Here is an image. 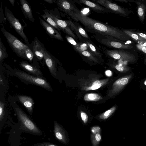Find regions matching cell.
Masks as SVG:
<instances>
[{"label": "cell", "mask_w": 146, "mask_h": 146, "mask_svg": "<svg viewBox=\"0 0 146 146\" xmlns=\"http://www.w3.org/2000/svg\"><path fill=\"white\" fill-rule=\"evenodd\" d=\"M102 51L107 55L116 60L121 59L127 62H132L135 60V56L123 50L108 49L102 48Z\"/></svg>", "instance_id": "cell-6"}, {"label": "cell", "mask_w": 146, "mask_h": 146, "mask_svg": "<svg viewBox=\"0 0 146 146\" xmlns=\"http://www.w3.org/2000/svg\"><path fill=\"white\" fill-rule=\"evenodd\" d=\"M144 62L145 64H146V59L144 60Z\"/></svg>", "instance_id": "cell-44"}, {"label": "cell", "mask_w": 146, "mask_h": 146, "mask_svg": "<svg viewBox=\"0 0 146 146\" xmlns=\"http://www.w3.org/2000/svg\"><path fill=\"white\" fill-rule=\"evenodd\" d=\"M94 2L109 10L112 13L127 17L128 14L130 13L129 11L117 4L108 0H93Z\"/></svg>", "instance_id": "cell-7"}, {"label": "cell", "mask_w": 146, "mask_h": 146, "mask_svg": "<svg viewBox=\"0 0 146 146\" xmlns=\"http://www.w3.org/2000/svg\"><path fill=\"white\" fill-rule=\"evenodd\" d=\"M4 104L0 101V120L1 121L3 119L4 115Z\"/></svg>", "instance_id": "cell-33"}, {"label": "cell", "mask_w": 146, "mask_h": 146, "mask_svg": "<svg viewBox=\"0 0 146 146\" xmlns=\"http://www.w3.org/2000/svg\"><path fill=\"white\" fill-rule=\"evenodd\" d=\"M58 7L62 11L70 17L74 13H79V10L70 1L67 0H58L56 1Z\"/></svg>", "instance_id": "cell-10"}, {"label": "cell", "mask_w": 146, "mask_h": 146, "mask_svg": "<svg viewBox=\"0 0 146 146\" xmlns=\"http://www.w3.org/2000/svg\"><path fill=\"white\" fill-rule=\"evenodd\" d=\"M74 24L76 26L79 33L82 37L86 39H90L89 36L86 33L85 31L80 25L76 23H75Z\"/></svg>", "instance_id": "cell-30"}, {"label": "cell", "mask_w": 146, "mask_h": 146, "mask_svg": "<svg viewBox=\"0 0 146 146\" xmlns=\"http://www.w3.org/2000/svg\"><path fill=\"white\" fill-rule=\"evenodd\" d=\"M66 38L67 41L72 45L74 49L80 47L81 44L78 43L72 37L68 35H66Z\"/></svg>", "instance_id": "cell-29"}, {"label": "cell", "mask_w": 146, "mask_h": 146, "mask_svg": "<svg viewBox=\"0 0 146 146\" xmlns=\"http://www.w3.org/2000/svg\"><path fill=\"white\" fill-rule=\"evenodd\" d=\"M20 66L25 70L37 76H40L42 74L38 68L24 61L20 62Z\"/></svg>", "instance_id": "cell-19"}, {"label": "cell", "mask_w": 146, "mask_h": 146, "mask_svg": "<svg viewBox=\"0 0 146 146\" xmlns=\"http://www.w3.org/2000/svg\"><path fill=\"white\" fill-rule=\"evenodd\" d=\"M132 76V74H129L117 80L114 84V92H118L122 89L128 83Z\"/></svg>", "instance_id": "cell-14"}, {"label": "cell", "mask_w": 146, "mask_h": 146, "mask_svg": "<svg viewBox=\"0 0 146 146\" xmlns=\"http://www.w3.org/2000/svg\"><path fill=\"white\" fill-rule=\"evenodd\" d=\"M134 2L137 5V14L140 20L143 23L145 19L146 5L141 1H135Z\"/></svg>", "instance_id": "cell-23"}, {"label": "cell", "mask_w": 146, "mask_h": 146, "mask_svg": "<svg viewBox=\"0 0 146 146\" xmlns=\"http://www.w3.org/2000/svg\"><path fill=\"white\" fill-rule=\"evenodd\" d=\"M99 80H96L92 84V86L91 87L92 90H95L99 88L101 86V84Z\"/></svg>", "instance_id": "cell-34"}, {"label": "cell", "mask_w": 146, "mask_h": 146, "mask_svg": "<svg viewBox=\"0 0 146 146\" xmlns=\"http://www.w3.org/2000/svg\"><path fill=\"white\" fill-rule=\"evenodd\" d=\"M76 1H78L79 3L85 5L93 11L98 13H112L109 10L96 3L86 0H79Z\"/></svg>", "instance_id": "cell-12"}, {"label": "cell", "mask_w": 146, "mask_h": 146, "mask_svg": "<svg viewBox=\"0 0 146 146\" xmlns=\"http://www.w3.org/2000/svg\"><path fill=\"white\" fill-rule=\"evenodd\" d=\"M115 1L127 3L128 1L126 0H115Z\"/></svg>", "instance_id": "cell-43"}, {"label": "cell", "mask_w": 146, "mask_h": 146, "mask_svg": "<svg viewBox=\"0 0 146 146\" xmlns=\"http://www.w3.org/2000/svg\"><path fill=\"white\" fill-rule=\"evenodd\" d=\"M44 13L41 15V16L45 21L54 27L57 30H61L56 22L54 20L49 11L47 9L43 11Z\"/></svg>", "instance_id": "cell-22"}, {"label": "cell", "mask_w": 146, "mask_h": 146, "mask_svg": "<svg viewBox=\"0 0 146 146\" xmlns=\"http://www.w3.org/2000/svg\"><path fill=\"white\" fill-rule=\"evenodd\" d=\"M83 43H85L88 49V51L95 57H101L102 53L98 50L90 39L83 38Z\"/></svg>", "instance_id": "cell-21"}, {"label": "cell", "mask_w": 146, "mask_h": 146, "mask_svg": "<svg viewBox=\"0 0 146 146\" xmlns=\"http://www.w3.org/2000/svg\"><path fill=\"white\" fill-rule=\"evenodd\" d=\"M136 46L138 50L146 54V47L142 46L137 44Z\"/></svg>", "instance_id": "cell-37"}, {"label": "cell", "mask_w": 146, "mask_h": 146, "mask_svg": "<svg viewBox=\"0 0 146 146\" xmlns=\"http://www.w3.org/2000/svg\"><path fill=\"white\" fill-rule=\"evenodd\" d=\"M142 38L146 40V34L142 32H134Z\"/></svg>", "instance_id": "cell-38"}, {"label": "cell", "mask_w": 146, "mask_h": 146, "mask_svg": "<svg viewBox=\"0 0 146 146\" xmlns=\"http://www.w3.org/2000/svg\"><path fill=\"white\" fill-rule=\"evenodd\" d=\"M116 108V106H114L110 110L107 111L100 115V118L103 120L107 119L113 113L115 110Z\"/></svg>", "instance_id": "cell-28"}, {"label": "cell", "mask_w": 146, "mask_h": 146, "mask_svg": "<svg viewBox=\"0 0 146 146\" xmlns=\"http://www.w3.org/2000/svg\"><path fill=\"white\" fill-rule=\"evenodd\" d=\"M22 11L26 19L33 22L35 21L31 7L28 1L26 0H20Z\"/></svg>", "instance_id": "cell-15"}, {"label": "cell", "mask_w": 146, "mask_h": 146, "mask_svg": "<svg viewBox=\"0 0 146 146\" xmlns=\"http://www.w3.org/2000/svg\"><path fill=\"white\" fill-rule=\"evenodd\" d=\"M144 84L145 85H146V80L144 82Z\"/></svg>", "instance_id": "cell-45"}, {"label": "cell", "mask_w": 146, "mask_h": 146, "mask_svg": "<svg viewBox=\"0 0 146 146\" xmlns=\"http://www.w3.org/2000/svg\"><path fill=\"white\" fill-rule=\"evenodd\" d=\"M115 68L118 71L123 72H126L130 70V68L125 65L117 64L115 66Z\"/></svg>", "instance_id": "cell-32"}, {"label": "cell", "mask_w": 146, "mask_h": 146, "mask_svg": "<svg viewBox=\"0 0 146 146\" xmlns=\"http://www.w3.org/2000/svg\"><path fill=\"white\" fill-rule=\"evenodd\" d=\"M50 12L54 20L59 26L60 30L74 39H76V37L75 35L71 30L67 23L64 21L58 19L51 12Z\"/></svg>", "instance_id": "cell-13"}, {"label": "cell", "mask_w": 146, "mask_h": 146, "mask_svg": "<svg viewBox=\"0 0 146 146\" xmlns=\"http://www.w3.org/2000/svg\"><path fill=\"white\" fill-rule=\"evenodd\" d=\"M5 14L6 18L9 21L10 26L23 38L28 45L29 43L27 38L23 31V27L19 20L14 15L12 12L6 6H5Z\"/></svg>", "instance_id": "cell-5"}, {"label": "cell", "mask_w": 146, "mask_h": 146, "mask_svg": "<svg viewBox=\"0 0 146 146\" xmlns=\"http://www.w3.org/2000/svg\"><path fill=\"white\" fill-rule=\"evenodd\" d=\"M64 21L67 23L72 31L76 34L81 42L83 43V38L79 33L77 28L76 25L74 23L70 21L65 20Z\"/></svg>", "instance_id": "cell-25"}, {"label": "cell", "mask_w": 146, "mask_h": 146, "mask_svg": "<svg viewBox=\"0 0 146 146\" xmlns=\"http://www.w3.org/2000/svg\"><path fill=\"white\" fill-rule=\"evenodd\" d=\"M138 44L142 46L146 47V40L138 42Z\"/></svg>", "instance_id": "cell-39"}, {"label": "cell", "mask_w": 146, "mask_h": 146, "mask_svg": "<svg viewBox=\"0 0 146 146\" xmlns=\"http://www.w3.org/2000/svg\"><path fill=\"white\" fill-rule=\"evenodd\" d=\"M54 133L59 141L64 144H68L69 139L67 132L62 125L55 121H54Z\"/></svg>", "instance_id": "cell-9"}, {"label": "cell", "mask_w": 146, "mask_h": 146, "mask_svg": "<svg viewBox=\"0 0 146 146\" xmlns=\"http://www.w3.org/2000/svg\"><path fill=\"white\" fill-rule=\"evenodd\" d=\"M15 109L23 130L34 135H41L40 130L20 108L16 107Z\"/></svg>", "instance_id": "cell-3"}, {"label": "cell", "mask_w": 146, "mask_h": 146, "mask_svg": "<svg viewBox=\"0 0 146 146\" xmlns=\"http://www.w3.org/2000/svg\"><path fill=\"white\" fill-rule=\"evenodd\" d=\"M20 102L25 107L28 111L31 113L33 111V102L32 99L30 97L24 96H20L18 97Z\"/></svg>", "instance_id": "cell-20"}, {"label": "cell", "mask_w": 146, "mask_h": 146, "mask_svg": "<svg viewBox=\"0 0 146 146\" xmlns=\"http://www.w3.org/2000/svg\"><path fill=\"white\" fill-rule=\"evenodd\" d=\"M1 31L5 37L9 45L13 51L20 57L26 59L27 53L31 49L3 27Z\"/></svg>", "instance_id": "cell-2"}, {"label": "cell", "mask_w": 146, "mask_h": 146, "mask_svg": "<svg viewBox=\"0 0 146 146\" xmlns=\"http://www.w3.org/2000/svg\"><path fill=\"white\" fill-rule=\"evenodd\" d=\"M8 56L6 48L3 44L0 37V61L1 62Z\"/></svg>", "instance_id": "cell-27"}, {"label": "cell", "mask_w": 146, "mask_h": 146, "mask_svg": "<svg viewBox=\"0 0 146 146\" xmlns=\"http://www.w3.org/2000/svg\"><path fill=\"white\" fill-rule=\"evenodd\" d=\"M33 146H58L53 143L48 142H42L36 143Z\"/></svg>", "instance_id": "cell-36"}, {"label": "cell", "mask_w": 146, "mask_h": 146, "mask_svg": "<svg viewBox=\"0 0 146 146\" xmlns=\"http://www.w3.org/2000/svg\"><path fill=\"white\" fill-rule=\"evenodd\" d=\"M90 138L93 146H98L101 140V129L99 126L94 127L91 128Z\"/></svg>", "instance_id": "cell-16"}, {"label": "cell", "mask_w": 146, "mask_h": 146, "mask_svg": "<svg viewBox=\"0 0 146 146\" xmlns=\"http://www.w3.org/2000/svg\"><path fill=\"white\" fill-rule=\"evenodd\" d=\"M78 52L90 59L95 61H96V57L88 50L81 51Z\"/></svg>", "instance_id": "cell-31"}, {"label": "cell", "mask_w": 146, "mask_h": 146, "mask_svg": "<svg viewBox=\"0 0 146 146\" xmlns=\"http://www.w3.org/2000/svg\"><path fill=\"white\" fill-rule=\"evenodd\" d=\"M84 98L85 101H97L102 99L98 94L94 93L86 94L85 95Z\"/></svg>", "instance_id": "cell-24"}, {"label": "cell", "mask_w": 146, "mask_h": 146, "mask_svg": "<svg viewBox=\"0 0 146 146\" xmlns=\"http://www.w3.org/2000/svg\"><path fill=\"white\" fill-rule=\"evenodd\" d=\"M94 34L93 36L96 40L101 44L106 46L112 48L120 49H131L133 46L130 44H126L121 41L114 38L107 37L97 33L90 32Z\"/></svg>", "instance_id": "cell-4"}, {"label": "cell", "mask_w": 146, "mask_h": 146, "mask_svg": "<svg viewBox=\"0 0 146 146\" xmlns=\"http://www.w3.org/2000/svg\"><path fill=\"white\" fill-rule=\"evenodd\" d=\"M44 58L46 64L50 72L53 75H56V69L54 61L50 53L44 48Z\"/></svg>", "instance_id": "cell-17"}, {"label": "cell", "mask_w": 146, "mask_h": 146, "mask_svg": "<svg viewBox=\"0 0 146 146\" xmlns=\"http://www.w3.org/2000/svg\"><path fill=\"white\" fill-rule=\"evenodd\" d=\"M70 17L74 20L78 21L84 25L85 29L89 32H96L122 42L131 39L122 30L83 15L80 13H74Z\"/></svg>", "instance_id": "cell-1"}, {"label": "cell", "mask_w": 146, "mask_h": 146, "mask_svg": "<svg viewBox=\"0 0 146 146\" xmlns=\"http://www.w3.org/2000/svg\"><path fill=\"white\" fill-rule=\"evenodd\" d=\"M122 31L130 37L131 38L135 41L139 42L142 41L146 40L141 38L134 32L127 30H122Z\"/></svg>", "instance_id": "cell-26"}, {"label": "cell", "mask_w": 146, "mask_h": 146, "mask_svg": "<svg viewBox=\"0 0 146 146\" xmlns=\"http://www.w3.org/2000/svg\"><path fill=\"white\" fill-rule=\"evenodd\" d=\"M16 74L20 78L27 82L40 87L47 90H50L51 87L44 79L33 76L21 71H16Z\"/></svg>", "instance_id": "cell-8"}, {"label": "cell", "mask_w": 146, "mask_h": 146, "mask_svg": "<svg viewBox=\"0 0 146 146\" xmlns=\"http://www.w3.org/2000/svg\"><path fill=\"white\" fill-rule=\"evenodd\" d=\"M44 1L50 4L53 3H55L56 1V0H44Z\"/></svg>", "instance_id": "cell-41"}, {"label": "cell", "mask_w": 146, "mask_h": 146, "mask_svg": "<svg viewBox=\"0 0 146 146\" xmlns=\"http://www.w3.org/2000/svg\"><path fill=\"white\" fill-rule=\"evenodd\" d=\"M106 75L108 76H110L112 74L110 70H107L106 71Z\"/></svg>", "instance_id": "cell-40"}, {"label": "cell", "mask_w": 146, "mask_h": 146, "mask_svg": "<svg viewBox=\"0 0 146 146\" xmlns=\"http://www.w3.org/2000/svg\"><path fill=\"white\" fill-rule=\"evenodd\" d=\"M40 23L46 33L51 37L63 41L61 34L58 30L50 25L40 17H39Z\"/></svg>", "instance_id": "cell-11"}, {"label": "cell", "mask_w": 146, "mask_h": 146, "mask_svg": "<svg viewBox=\"0 0 146 146\" xmlns=\"http://www.w3.org/2000/svg\"><path fill=\"white\" fill-rule=\"evenodd\" d=\"M9 1L11 4V5L14 6V5L15 0H9Z\"/></svg>", "instance_id": "cell-42"}, {"label": "cell", "mask_w": 146, "mask_h": 146, "mask_svg": "<svg viewBox=\"0 0 146 146\" xmlns=\"http://www.w3.org/2000/svg\"><path fill=\"white\" fill-rule=\"evenodd\" d=\"M80 116L82 119L85 124L88 122V117L87 114L84 112H81Z\"/></svg>", "instance_id": "cell-35"}, {"label": "cell", "mask_w": 146, "mask_h": 146, "mask_svg": "<svg viewBox=\"0 0 146 146\" xmlns=\"http://www.w3.org/2000/svg\"><path fill=\"white\" fill-rule=\"evenodd\" d=\"M44 48L40 44L36 37H35L33 43V51L34 55L38 59L41 60L44 58Z\"/></svg>", "instance_id": "cell-18"}]
</instances>
